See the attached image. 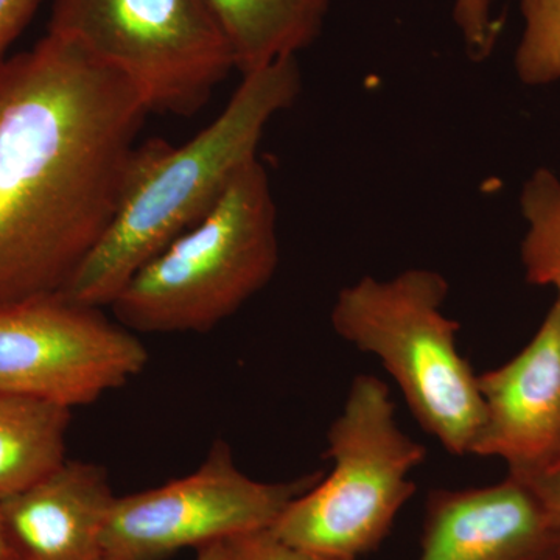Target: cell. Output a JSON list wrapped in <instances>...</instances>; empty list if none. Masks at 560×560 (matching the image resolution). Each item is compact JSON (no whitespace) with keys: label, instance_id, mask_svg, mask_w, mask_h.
Segmentation results:
<instances>
[{"label":"cell","instance_id":"1","mask_svg":"<svg viewBox=\"0 0 560 560\" xmlns=\"http://www.w3.org/2000/svg\"><path fill=\"white\" fill-rule=\"evenodd\" d=\"M149 114L54 33L0 60V304L65 290L119 208Z\"/></svg>","mask_w":560,"mask_h":560},{"label":"cell","instance_id":"2","mask_svg":"<svg viewBox=\"0 0 560 560\" xmlns=\"http://www.w3.org/2000/svg\"><path fill=\"white\" fill-rule=\"evenodd\" d=\"M298 58L242 75L208 127L183 145L150 139L132 156L108 230L61 291L90 307H110L158 254L215 208L238 173L259 160L268 125L300 98Z\"/></svg>","mask_w":560,"mask_h":560},{"label":"cell","instance_id":"3","mask_svg":"<svg viewBox=\"0 0 560 560\" xmlns=\"http://www.w3.org/2000/svg\"><path fill=\"white\" fill-rule=\"evenodd\" d=\"M278 265V208L256 160L205 219L127 283L110 311L135 334H205L260 293Z\"/></svg>","mask_w":560,"mask_h":560},{"label":"cell","instance_id":"4","mask_svg":"<svg viewBox=\"0 0 560 560\" xmlns=\"http://www.w3.org/2000/svg\"><path fill=\"white\" fill-rule=\"evenodd\" d=\"M448 289L441 272L427 268L364 276L338 293L330 323L338 337L381 361L431 438L466 456L485 408L478 374L456 345L459 323L444 313Z\"/></svg>","mask_w":560,"mask_h":560},{"label":"cell","instance_id":"5","mask_svg":"<svg viewBox=\"0 0 560 560\" xmlns=\"http://www.w3.org/2000/svg\"><path fill=\"white\" fill-rule=\"evenodd\" d=\"M326 458L330 474L291 501L270 529L304 550L359 560L381 547L415 495L410 474L427 451L397 423L389 386L360 374L327 431Z\"/></svg>","mask_w":560,"mask_h":560},{"label":"cell","instance_id":"6","mask_svg":"<svg viewBox=\"0 0 560 560\" xmlns=\"http://www.w3.org/2000/svg\"><path fill=\"white\" fill-rule=\"evenodd\" d=\"M47 33L124 77L150 114L191 116L237 70L209 0H54Z\"/></svg>","mask_w":560,"mask_h":560},{"label":"cell","instance_id":"7","mask_svg":"<svg viewBox=\"0 0 560 560\" xmlns=\"http://www.w3.org/2000/svg\"><path fill=\"white\" fill-rule=\"evenodd\" d=\"M320 480H254L215 441L201 466L183 478L116 497L106 522V560H167L256 530L270 529L291 501Z\"/></svg>","mask_w":560,"mask_h":560},{"label":"cell","instance_id":"8","mask_svg":"<svg viewBox=\"0 0 560 560\" xmlns=\"http://www.w3.org/2000/svg\"><path fill=\"white\" fill-rule=\"evenodd\" d=\"M149 350L102 308L40 294L0 304V393L75 407L138 377Z\"/></svg>","mask_w":560,"mask_h":560},{"label":"cell","instance_id":"9","mask_svg":"<svg viewBox=\"0 0 560 560\" xmlns=\"http://www.w3.org/2000/svg\"><path fill=\"white\" fill-rule=\"evenodd\" d=\"M482 423L471 455L499 458L508 475L529 478L560 456V298L528 345L478 374Z\"/></svg>","mask_w":560,"mask_h":560},{"label":"cell","instance_id":"10","mask_svg":"<svg viewBox=\"0 0 560 560\" xmlns=\"http://www.w3.org/2000/svg\"><path fill=\"white\" fill-rule=\"evenodd\" d=\"M418 560H560V518L528 482L431 490Z\"/></svg>","mask_w":560,"mask_h":560},{"label":"cell","instance_id":"11","mask_svg":"<svg viewBox=\"0 0 560 560\" xmlns=\"http://www.w3.org/2000/svg\"><path fill=\"white\" fill-rule=\"evenodd\" d=\"M116 493L101 464L66 460L38 485L0 501L16 560H106Z\"/></svg>","mask_w":560,"mask_h":560},{"label":"cell","instance_id":"12","mask_svg":"<svg viewBox=\"0 0 560 560\" xmlns=\"http://www.w3.org/2000/svg\"><path fill=\"white\" fill-rule=\"evenodd\" d=\"M242 75L298 58L323 32L330 0H209Z\"/></svg>","mask_w":560,"mask_h":560},{"label":"cell","instance_id":"13","mask_svg":"<svg viewBox=\"0 0 560 560\" xmlns=\"http://www.w3.org/2000/svg\"><path fill=\"white\" fill-rule=\"evenodd\" d=\"M72 410L0 393V501L38 485L66 458Z\"/></svg>","mask_w":560,"mask_h":560},{"label":"cell","instance_id":"14","mask_svg":"<svg viewBox=\"0 0 560 560\" xmlns=\"http://www.w3.org/2000/svg\"><path fill=\"white\" fill-rule=\"evenodd\" d=\"M521 212L526 221L521 257L530 285L551 287L560 298V178L540 167L523 183Z\"/></svg>","mask_w":560,"mask_h":560},{"label":"cell","instance_id":"15","mask_svg":"<svg viewBox=\"0 0 560 560\" xmlns=\"http://www.w3.org/2000/svg\"><path fill=\"white\" fill-rule=\"evenodd\" d=\"M523 21L514 68L526 86L560 80V0H518Z\"/></svg>","mask_w":560,"mask_h":560},{"label":"cell","instance_id":"16","mask_svg":"<svg viewBox=\"0 0 560 560\" xmlns=\"http://www.w3.org/2000/svg\"><path fill=\"white\" fill-rule=\"evenodd\" d=\"M495 0H455L453 21L467 54L474 61L486 60L501 35L500 20L493 14Z\"/></svg>","mask_w":560,"mask_h":560},{"label":"cell","instance_id":"17","mask_svg":"<svg viewBox=\"0 0 560 560\" xmlns=\"http://www.w3.org/2000/svg\"><path fill=\"white\" fill-rule=\"evenodd\" d=\"M226 560H341L304 550L279 539L271 529L256 530L228 540Z\"/></svg>","mask_w":560,"mask_h":560},{"label":"cell","instance_id":"18","mask_svg":"<svg viewBox=\"0 0 560 560\" xmlns=\"http://www.w3.org/2000/svg\"><path fill=\"white\" fill-rule=\"evenodd\" d=\"M44 0H0V57L25 31Z\"/></svg>","mask_w":560,"mask_h":560},{"label":"cell","instance_id":"19","mask_svg":"<svg viewBox=\"0 0 560 560\" xmlns=\"http://www.w3.org/2000/svg\"><path fill=\"white\" fill-rule=\"evenodd\" d=\"M523 480V478H521ZM528 482L530 489L536 492L541 503L560 518V456L552 460L550 466L545 467L539 474L523 480Z\"/></svg>","mask_w":560,"mask_h":560},{"label":"cell","instance_id":"20","mask_svg":"<svg viewBox=\"0 0 560 560\" xmlns=\"http://www.w3.org/2000/svg\"><path fill=\"white\" fill-rule=\"evenodd\" d=\"M228 541L208 545L197 550V558L194 560H226Z\"/></svg>","mask_w":560,"mask_h":560},{"label":"cell","instance_id":"21","mask_svg":"<svg viewBox=\"0 0 560 560\" xmlns=\"http://www.w3.org/2000/svg\"><path fill=\"white\" fill-rule=\"evenodd\" d=\"M0 560H16L13 547L7 534L5 523H3L2 514H0Z\"/></svg>","mask_w":560,"mask_h":560}]
</instances>
